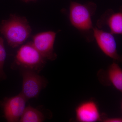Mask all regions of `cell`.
<instances>
[{
	"instance_id": "1",
	"label": "cell",
	"mask_w": 122,
	"mask_h": 122,
	"mask_svg": "<svg viewBox=\"0 0 122 122\" xmlns=\"http://www.w3.org/2000/svg\"><path fill=\"white\" fill-rule=\"evenodd\" d=\"M0 31L7 39L9 45L15 48L28 38L32 30L25 18L12 15L8 20L2 21Z\"/></svg>"
},
{
	"instance_id": "2",
	"label": "cell",
	"mask_w": 122,
	"mask_h": 122,
	"mask_svg": "<svg viewBox=\"0 0 122 122\" xmlns=\"http://www.w3.org/2000/svg\"><path fill=\"white\" fill-rule=\"evenodd\" d=\"M46 59L31 42L22 46L18 51L15 62L22 70H29L39 73L44 68Z\"/></svg>"
},
{
	"instance_id": "3",
	"label": "cell",
	"mask_w": 122,
	"mask_h": 122,
	"mask_svg": "<svg viewBox=\"0 0 122 122\" xmlns=\"http://www.w3.org/2000/svg\"><path fill=\"white\" fill-rule=\"evenodd\" d=\"M93 4L82 5L76 2L71 3L70 20L72 25L75 28L82 31L93 29L92 16L93 11L91 9L96 7H94V4L92 5Z\"/></svg>"
},
{
	"instance_id": "4",
	"label": "cell",
	"mask_w": 122,
	"mask_h": 122,
	"mask_svg": "<svg viewBox=\"0 0 122 122\" xmlns=\"http://www.w3.org/2000/svg\"><path fill=\"white\" fill-rule=\"evenodd\" d=\"M38 74L29 70H22V86L21 93L28 100L37 97L47 85L45 78Z\"/></svg>"
},
{
	"instance_id": "5",
	"label": "cell",
	"mask_w": 122,
	"mask_h": 122,
	"mask_svg": "<svg viewBox=\"0 0 122 122\" xmlns=\"http://www.w3.org/2000/svg\"><path fill=\"white\" fill-rule=\"evenodd\" d=\"M27 101L21 93L16 96L5 99L1 105L5 117L7 122H19L26 107Z\"/></svg>"
},
{
	"instance_id": "6",
	"label": "cell",
	"mask_w": 122,
	"mask_h": 122,
	"mask_svg": "<svg viewBox=\"0 0 122 122\" xmlns=\"http://www.w3.org/2000/svg\"><path fill=\"white\" fill-rule=\"evenodd\" d=\"M56 36L55 32L47 31L38 34L33 37V45L46 59L54 61L56 58L54 49Z\"/></svg>"
},
{
	"instance_id": "7",
	"label": "cell",
	"mask_w": 122,
	"mask_h": 122,
	"mask_svg": "<svg viewBox=\"0 0 122 122\" xmlns=\"http://www.w3.org/2000/svg\"><path fill=\"white\" fill-rule=\"evenodd\" d=\"M92 30L97 44L103 52L115 61H121V58L117 51L116 41L113 34L96 28H93Z\"/></svg>"
},
{
	"instance_id": "8",
	"label": "cell",
	"mask_w": 122,
	"mask_h": 122,
	"mask_svg": "<svg viewBox=\"0 0 122 122\" xmlns=\"http://www.w3.org/2000/svg\"><path fill=\"white\" fill-rule=\"evenodd\" d=\"M76 120L80 122H96L102 120L98 105L93 100L81 103L75 109Z\"/></svg>"
},
{
	"instance_id": "9",
	"label": "cell",
	"mask_w": 122,
	"mask_h": 122,
	"mask_svg": "<svg viewBox=\"0 0 122 122\" xmlns=\"http://www.w3.org/2000/svg\"><path fill=\"white\" fill-rule=\"evenodd\" d=\"M108 80L116 89L122 92V70L119 65L113 62L108 68L107 72Z\"/></svg>"
},
{
	"instance_id": "10",
	"label": "cell",
	"mask_w": 122,
	"mask_h": 122,
	"mask_svg": "<svg viewBox=\"0 0 122 122\" xmlns=\"http://www.w3.org/2000/svg\"><path fill=\"white\" fill-rule=\"evenodd\" d=\"M45 117L39 110L29 105L26 107L20 118V122H42Z\"/></svg>"
},
{
	"instance_id": "11",
	"label": "cell",
	"mask_w": 122,
	"mask_h": 122,
	"mask_svg": "<svg viewBox=\"0 0 122 122\" xmlns=\"http://www.w3.org/2000/svg\"><path fill=\"white\" fill-rule=\"evenodd\" d=\"M106 24L112 34H122V12L112 13L108 16Z\"/></svg>"
},
{
	"instance_id": "12",
	"label": "cell",
	"mask_w": 122,
	"mask_h": 122,
	"mask_svg": "<svg viewBox=\"0 0 122 122\" xmlns=\"http://www.w3.org/2000/svg\"><path fill=\"white\" fill-rule=\"evenodd\" d=\"M6 53L4 45V39L0 37V79L6 78L4 71V66L6 59Z\"/></svg>"
},
{
	"instance_id": "13",
	"label": "cell",
	"mask_w": 122,
	"mask_h": 122,
	"mask_svg": "<svg viewBox=\"0 0 122 122\" xmlns=\"http://www.w3.org/2000/svg\"><path fill=\"white\" fill-rule=\"evenodd\" d=\"M102 121L104 122H122V119L120 117L107 118L103 119Z\"/></svg>"
},
{
	"instance_id": "14",
	"label": "cell",
	"mask_w": 122,
	"mask_h": 122,
	"mask_svg": "<svg viewBox=\"0 0 122 122\" xmlns=\"http://www.w3.org/2000/svg\"><path fill=\"white\" fill-rule=\"evenodd\" d=\"M25 1H29L34 0H24Z\"/></svg>"
}]
</instances>
